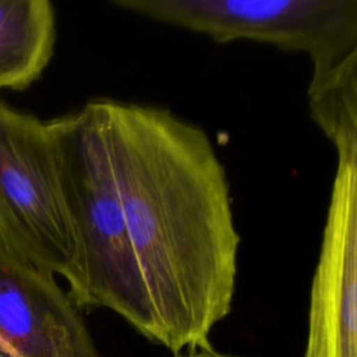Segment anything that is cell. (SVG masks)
I'll list each match as a JSON object with an SVG mask.
<instances>
[{"instance_id": "cell-9", "label": "cell", "mask_w": 357, "mask_h": 357, "mask_svg": "<svg viewBox=\"0 0 357 357\" xmlns=\"http://www.w3.org/2000/svg\"><path fill=\"white\" fill-rule=\"evenodd\" d=\"M173 357H236V356L222 354V353L216 351L213 347H211V349H198V350H190L188 353H180V354H174Z\"/></svg>"}, {"instance_id": "cell-6", "label": "cell", "mask_w": 357, "mask_h": 357, "mask_svg": "<svg viewBox=\"0 0 357 357\" xmlns=\"http://www.w3.org/2000/svg\"><path fill=\"white\" fill-rule=\"evenodd\" d=\"M0 357H100L54 275L1 250Z\"/></svg>"}, {"instance_id": "cell-2", "label": "cell", "mask_w": 357, "mask_h": 357, "mask_svg": "<svg viewBox=\"0 0 357 357\" xmlns=\"http://www.w3.org/2000/svg\"><path fill=\"white\" fill-rule=\"evenodd\" d=\"M47 127L78 252L67 293L79 310H112L153 342L152 311L109 159L100 99Z\"/></svg>"}, {"instance_id": "cell-7", "label": "cell", "mask_w": 357, "mask_h": 357, "mask_svg": "<svg viewBox=\"0 0 357 357\" xmlns=\"http://www.w3.org/2000/svg\"><path fill=\"white\" fill-rule=\"evenodd\" d=\"M56 42L49 0H0V89L21 91L47 67Z\"/></svg>"}, {"instance_id": "cell-1", "label": "cell", "mask_w": 357, "mask_h": 357, "mask_svg": "<svg viewBox=\"0 0 357 357\" xmlns=\"http://www.w3.org/2000/svg\"><path fill=\"white\" fill-rule=\"evenodd\" d=\"M109 159L149 300L153 343L211 349L236 291L240 234L206 132L170 110L100 99Z\"/></svg>"}, {"instance_id": "cell-4", "label": "cell", "mask_w": 357, "mask_h": 357, "mask_svg": "<svg viewBox=\"0 0 357 357\" xmlns=\"http://www.w3.org/2000/svg\"><path fill=\"white\" fill-rule=\"evenodd\" d=\"M0 250L73 279L78 252L47 121L0 102Z\"/></svg>"}, {"instance_id": "cell-8", "label": "cell", "mask_w": 357, "mask_h": 357, "mask_svg": "<svg viewBox=\"0 0 357 357\" xmlns=\"http://www.w3.org/2000/svg\"><path fill=\"white\" fill-rule=\"evenodd\" d=\"M307 95L311 117L336 148L337 163H357V50L311 78Z\"/></svg>"}, {"instance_id": "cell-3", "label": "cell", "mask_w": 357, "mask_h": 357, "mask_svg": "<svg viewBox=\"0 0 357 357\" xmlns=\"http://www.w3.org/2000/svg\"><path fill=\"white\" fill-rule=\"evenodd\" d=\"M126 11L206 35L310 56L312 75L357 50V0H113Z\"/></svg>"}, {"instance_id": "cell-5", "label": "cell", "mask_w": 357, "mask_h": 357, "mask_svg": "<svg viewBox=\"0 0 357 357\" xmlns=\"http://www.w3.org/2000/svg\"><path fill=\"white\" fill-rule=\"evenodd\" d=\"M303 357H357V163H337Z\"/></svg>"}]
</instances>
